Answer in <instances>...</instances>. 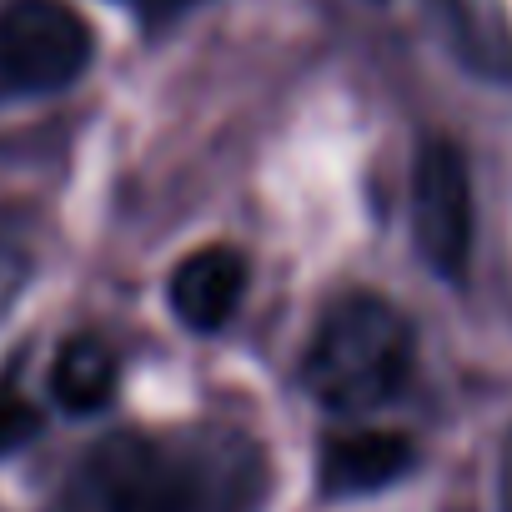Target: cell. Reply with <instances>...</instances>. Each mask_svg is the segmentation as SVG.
I'll return each mask as SVG.
<instances>
[{
    "instance_id": "1",
    "label": "cell",
    "mask_w": 512,
    "mask_h": 512,
    "mask_svg": "<svg viewBox=\"0 0 512 512\" xmlns=\"http://www.w3.org/2000/svg\"><path fill=\"white\" fill-rule=\"evenodd\" d=\"M251 482L256 462L241 467V447L206 457L196 442L121 432L86 452L66 487V512H241V487Z\"/></svg>"
},
{
    "instance_id": "2",
    "label": "cell",
    "mask_w": 512,
    "mask_h": 512,
    "mask_svg": "<svg viewBox=\"0 0 512 512\" xmlns=\"http://www.w3.org/2000/svg\"><path fill=\"white\" fill-rule=\"evenodd\" d=\"M407 367H412L407 317L372 292H352L327 307L312 337L307 387L327 412H372L407 382Z\"/></svg>"
},
{
    "instance_id": "3",
    "label": "cell",
    "mask_w": 512,
    "mask_h": 512,
    "mask_svg": "<svg viewBox=\"0 0 512 512\" xmlns=\"http://www.w3.org/2000/svg\"><path fill=\"white\" fill-rule=\"evenodd\" d=\"M91 26L66 0L0 6V76L21 91H61L91 66Z\"/></svg>"
},
{
    "instance_id": "4",
    "label": "cell",
    "mask_w": 512,
    "mask_h": 512,
    "mask_svg": "<svg viewBox=\"0 0 512 512\" xmlns=\"http://www.w3.org/2000/svg\"><path fill=\"white\" fill-rule=\"evenodd\" d=\"M412 231H417L422 262L437 277L462 282V272L472 262V176H467L462 151L447 136H427L417 146V161H412Z\"/></svg>"
},
{
    "instance_id": "5",
    "label": "cell",
    "mask_w": 512,
    "mask_h": 512,
    "mask_svg": "<svg viewBox=\"0 0 512 512\" xmlns=\"http://www.w3.org/2000/svg\"><path fill=\"white\" fill-rule=\"evenodd\" d=\"M246 292V256L231 246H201L171 272V312L191 332H216Z\"/></svg>"
},
{
    "instance_id": "6",
    "label": "cell",
    "mask_w": 512,
    "mask_h": 512,
    "mask_svg": "<svg viewBox=\"0 0 512 512\" xmlns=\"http://www.w3.org/2000/svg\"><path fill=\"white\" fill-rule=\"evenodd\" d=\"M412 462H417V447L402 432L332 437L327 452H322V492L327 497H367V492L402 482Z\"/></svg>"
},
{
    "instance_id": "7",
    "label": "cell",
    "mask_w": 512,
    "mask_h": 512,
    "mask_svg": "<svg viewBox=\"0 0 512 512\" xmlns=\"http://www.w3.org/2000/svg\"><path fill=\"white\" fill-rule=\"evenodd\" d=\"M111 392H116V352L91 332L66 337L51 362V397L66 412H101Z\"/></svg>"
},
{
    "instance_id": "8",
    "label": "cell",
    "mask_w": 512,
    "mask_h": 512,
    "mask_svg": "<svg viewBox=\"0 0 512 512\" xmlns=\"http://www.w3.org/2000/svg\"><path fill=\"white\" fill-rule=\"evenodd\" d=\"M442 6L452 16V31H457L467 61L492 76H512V36H507L497 0H442Z\"/></svg>"
},
{
    "instance_id": "9",
    "label": "cell",
    "mask_w": 512,
    "mask_h": 512,
    "mask_svg": "<svg viewBox=\"0 0 512 512\" xmlns=\"http://www.w3.org/2000/svg\"><path fill=\"white\" fill-rule=\"evenodd\" d=\"M36 432H41V407L16 382H0V457L26 447Z\"/></svg>"
},
{
    "instance_id": "10",
    "label": "cell",
    "mask_w": 512,
    "mask_h": 512,
    "mask_svg": "<svg viewBox=\"0 0 512 512\" xmlns=\"http://www.w3.org/2000/svg\"><path fill=\"white\" fill-rule=\"evenodd\" d=\"M16 287H21V256L0 246V307L16 297Z\"/></svg>"
},
{
    "instance_id": "11",
    "label": "cell",
    "mask_w": 512,
    "mask_h": 512,
    "mask_svg": "<svg viewBox=\"0 0 512 512\" xmlns=\"http://www.w3.org/2000/svg\"><path fill=\"white\" fill-rule=\"evenodd\" d=\"M497 502H502V512H512V432L502 437V462H497Z\"/></svg>"
},
{
    "instance_id": "12",
    "label": "cell",
    "mask_w": 512,
    "mask_h": 512,
    "mask_svg": "<svg viewBox=\"0 0 512 512\" xmlns=\"http://www.w3.org/2000/svg\"><path fill=\"white\" fill-rule=\"evenodd\" d=\"M181 6H191V0H141V11H146L151 21H161V16H171V11H181Z\"/></svg>"
}]
</instances>
